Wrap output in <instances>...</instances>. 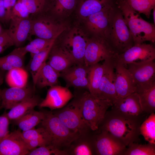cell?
Segmentation results:
<instances>
[{"mask_svg":"<svg viewBox=\"0 0 155 155\" xmlns=\"http://www.w3.org/2000/svg\"><path fill=\"white\" fill-rule=\"evenodd\" d=\"M67 155L66 150L59 149L51 145L41 146L30 151L27 155Z\"/></svg>","mask_w":155,"mask_h":155,"instance_id":"cell-39","label":"cell"},{"mask_svg":"<svg viewBox=\"0 0 155 155\" xmlns=\"http://www.w3.org/2000/svg\"><path fill=\"white\" fill-rule=\"evenodd\" d=\"M141 115H128L112 108L107 111L97 130L108 133L126 146L137 142Z\"/></svg>","mask_w":155,"mask_h":155,"instance_id":"cell-1","label":"cell"},{"mask_svg":"<svg viewBox=\"0 0 155 155\" xmlns=\"http://www.w3.org/2000/svg\"><path fill=\"white\" fill-rule=\"evenodd\" d=\"M154 60L133 62L127 65L136 88L155 81Z\"/></svg>","mask_w":155,"mask_h":155,"instance_id":"cell-13","label":"cell"},{"mask_svg":"<svg viewBox=\"0 0 155 155\" xmlns=\"http://www.w3.org/2000/svg\"><path fill=\"white\" fill-rule=\"evenodd\" d=\"M153 21L154 22V24H155V7H154L153 9Z\"/></svg>","mask_w":155,"mask_h":155,"instance_id":"cell-48","label":"cell"},{"mask_svg":"<svg viewBox=\"0 0 155 155\" xmlns=\"http://www.w3.org/2000/svg\"><path fill=\"white\" fill-rule=\"evenodd\" d=\"M6 11L4 7L3 0H0V20L5 22Z\"/></svg>","mask_w":155,"mask_h":155,"instance_id":"cell-46","label":"cell"},{"mask_svg":"<svg viewBox=\"0 0 155 155\" xmlns=\"http://www.w3.org/2000/svg\"><path fill=\"white\" fill-rule=\"evenodd\" d=\"M5 72V71L0 69V98H1V95L2 90L0 88V86L3 84V82Z\"/></svg>","mask_w":155,"mask_h":155,"instance_id":"cell-47","label":"cell"},{"mask_svg":"<svg viewBox=\"0 0 155 155\" xmlns=\"http://www.w3.org/2000/svg\"><path fill=\"white\" fill-rule=\"evenodd\" d=\"M112 108L127 115L139 116L144 113L137 93L123 98H117Z\"/></svg>","mask_w":155,"mask_h":155,"instance_id":"cell-21","label":"cell"},{"mask_svg":"<svg viewBox=\"0 0 155 155\" xmlns=\"http://www.w3.org/2000/svg\"><path fill=\"white\" fill-rule=\"evenodd\" d=\"M73 97L67 87L58 85L50 87L45 98L38 105L40 108L47 107L51 111L60 109L65 106Z\"/></svg>","mask_w":155,"mask_h":155,"instance_id":"cell-14","label":"cell"},{"mask_svg":"<svg viewBox=\"0 0 155 155\" xmlns=\"http://www.w3.org/2000/svg\"><path fill=\"white\" fill-rule=\"evenodd\" d=\"M114 0H80L78 12L85 20L91 15L114 5Z\"/></svg>","mask_w":155,"mask_h":155,"instance_id":"cell-23","label":"cell"},{"mask_svg":"<svg viewBox=\"0 0 155 155\" xmlns=\"http://www.w3.org/2000/svg\"><path fill=\"white\" fill-rule=\"evenodd\" d=\"M115 85L117 98L136 92V88L126 67L116 61Z\"/></svg>","mask_w":155,"mask_h":155,"instance_id":"cell-16","label":"cell"},{"mask_svg":"<svg viewBox=\"0 0 155 155\" xmlns=\"http://www.w3.org/2000/svg\"><path fill=\"white\" fill-rule=\"evenodd\" d=\"M18 0H3L4 7L6 11L5 22H10L12 9Z\"/></svg>","mask_w":155,"mask_h":155,"instance_id":"cell-45","label":"cell"},{"mask_svg":"<svg viewBox=\"0 0 155 155\" xmlns=\"http://www.w3.org/2000/svg\"><path fill=\"white\" fill-rule=\"evenodd\" d=\"M106 64V60L101 64L99 63L89 67L87 75L88 85V90L94 96L98 98L99 84L104 73Z\"/></svg>","mask_w":155,"mask_h":155,"instance_id":"cell-25","label":"cell"},{"mask_svg":"<svg viewBox=\"0 0 155 155\" xmlns=\"http://www.w3.org/2000/svg\"><path fill=\"white\" fill-rule=\"evenodd\" d=\"M117 7L121 11L133 36L134 44L146 41L154 43L155 26L154 24L143 19L140 14L122 0H118Z\"/></svg>","mask_w":155,"mask_h":155,"instance_id":"cell-3","label":"cell"},{"mask_svg":"<svg viewBox=\"0 0 155 155\" xmlns=\"http://www.w3.org/2000/svg\"><path fill=\"white\" fill-rule=\"evenodd\" d=\"M114 5L93 14L85 20V25L92 36L105 38L115 9Z\"/></svg>","mask_w":155,"mask_h":155,"instance_id":"cell-12","label":"cell"},{"mask_svg":"<svg viewBox=\"0 0 155 155\" xmlns=\"http://www.w3.org/2000/svg\"><path fill=\"white\" fill-rule=\"evenodd\" d=\"M14 45L13 41L6 30L0 34V54L7 48Z\"/></svg>","mask_w":155,"mask_h":155,"instance_id":"cell-42","label":"cell"},{"mask_svg":"<svg viewBox=\"0 0 155 155\" xmlns=\"http://www.w3.org/2000/svg\"><path fill=\"white\" fill-rule=\"evenodd\" d=\"M28 74L23 68L13 67L8 71L5 80L10 87L22 88L26 87Z\"/></svg>","mask_w":155,"mask_h":155,"instance_id":"cell-30","label":"cell"},{"mask_svg":"<svg viewBox=\"0 0 155 155\" xmlns=\"http://www.w3.org/2000/svg\"><path fill=\"white\" fill-rule=\"evenodd\" d=\"M34 88L27 86L20 88L10 87L1 90V98L2 103L0 108L10 109L23 101L32 96Z\"/></svg>","mask_w":155,"mask_h":155,"instance_id":"cell-18","label":"cell"},{"mask_svg":"<svg viewBox=\"0 0 155 155\" xmlns=\"http://www.w3.org/2000/svg\"><path fill=\"white\" fill-rule=\"evenodd\" d=\"M44 112L40 123L50 136L51 145L61 150H67L80 135L68 128L52 112Z\"/></svg>","mask_w":155,"mask_h":155,"instance_id":"cell-5","label":"cell"},{"mask_svg":"<svg viewBox=\"0 0 155 155\" xmlns=\"http://www.w3.org/2000/svg\"><path fill=\"white\" fill-rule=\"evenodd\" d=\"M140 134L148 143L155 144V114L153 113L141 123Z\"/></svg>","mask_w":155,"mask_h":155,"instance_id":"cell-32","label":"cell"},{"mask_svg":"<svg viewBox=\"0 0 155 155\" xmlns=\"http://www.w3.org/2000/svg\"><path fill=\"white\" fill-rule=\"evenodd\" d=\"M52 112L68 128L80 135L88 134L91 130L73 101L67 105Z\"/></svg>","mask_w":155,"mask_h":155,"instance_id":"cell-8","label":"cell"},{"mask_svg":"<svg viewBox=\"0 0 155 155\" xmlns=\"http://www.w3.org/2000/svg\"><path fill=\"white\" fill-rule=\"evenodd\" d=\"M127 148L123 155H155V144L133 143Z\"/></svg>","mask_w":155,"mask_h":155,"instance_id":"cell-34","label":"cell"},{"mask_svg":"<svg viewBox=\"0 0 155 155\" xmlns=\"http://www.w3.org/2000/svg\"><path fill=\"white\" fill-rule=\"evenodd\" d=\"M92 136L95 154L123 155L127 146L106 132L100 131Z\"/></svg>","mask_w":155,"mask_h":155,"instance_id":"cell-10","label":"cell"},{"mask_svg":"<svg viewBox=\"0 0 155 155\" xmlns=\"http://www.w3.org/2000/svg\"><path fill=\"white\" fill-rule=\"evenodd\" d=\"M117 54L105 38L92 36L89 38L86 47L84 65L90 67L101 61L115 59Z\"/></svg>","mask_w":155,"mask_h":155,"instance_id":"cell-7","label":"cell"},{"mask_svg":"<svg viewBox=\"0 0 155 155\" xmlns=\"http://www.w3.org/2000/svg\"><path fill=\"white\" fill-rule=\"evenodd\" d=\"M25 6L30 15L34 16L41 13L48 4L47 0H18Z\"/></svg>","mask_w":155,"mask_h":155,"instance_id":"cell-38","label":"cell"},{"mask_svg":"<svg viewBox=\"0 0 155 155\" xmlns=\"http://www.w3.org/2000/svg\"><path fill=\"white\" fill-rule=\"evenodd\" d=\"M86 123L91 131H96L108 108L111 101L95 97L86 91L73 101Z\"/></svg>","mask_w":155,"mask_h":155,"instance_id":"cell-2","label":"cell"},{"mask_svg":"<svg viewBox=\"0 0 155 155\" xmlns=\"http://www.w3.org/2000/svg\"><path fill=\"white\" fill-rule=\"evenodd\" d=\"M89 38L81 29L74 27L67 33L59 46L76 65H85V53Z\"/></svg>","mask_w":155,"mask_h":155,"instance_id":"cell-6","label":"cell"},{"mask_svg":"<svg viewBox=\"0 0 155 155\" xmlns=\"http://www.w3.org/2000/svg\"><path fill=\"white\" fill-rule=\"evenodd\" d=\"M155 49L151 44L144 42L134 44L125 52L117 54L116 61L126 67L133 62L154 60Z\"/></svg>","mask_w":155,"mask_h":155,"instance_id":"cell-11","label":"cell"},{"mask_svg":"<svg viewBox=\"0 0 155 155\" xmlns=\"http://www.w3.org/2000/svg\"><path fill=\"white\" fill-rule=\"evenodd\" d=\"M25 141L29 151L39 147L51 145L50 141L45 139Z\"/></svg>","mask_w":155,"mask_h":155,"instance_id":"cell-44","label":"cell"},{"mask_svg":"<svg viewBox=\"0 0 155 155\" xmlns=\"http://www.w3.org/2000/svg\"><path fill=\"white\" fill-rule=\"evenodd\" d=\"M42 101L37 96L34 95L17 104L11 109L7 113L10 120L14 121L18 119L29 112L38 106Z\"/></svg>","mask_w":155,"mask_h":155,"instance_id":"cell-26","label":"cell"},{"mask_svg":"<svg viewBox=\"0 0 155 155\" xmlns=\"http://www.w3.org/2000/svg\"><path fill=\"white\" fill-rule=\"evenodd\" d=\"M30 15L24 4L18 0L11 10L10 20L27 18Z\"/></svg>","mask_w":155,"mask_h":155,"instance_id":"cell-41","label":"cell"},{"mask_svg":"<svg viewBox=\"0 0 155 155\" xmlns=\"http://www.w3.org/2000/svg\"><path fill=\"white\" fill-rule=\"evenodd\" d=\"M8 32L14 45L21 47L30 35L32 24V18L20 20H11Z\"/></svg>","mask_w":155,"mask_h":155,"instance_id":"cell-19","label":"cell"},{"mask_svg":"<svg viewBox=\"0 0 155 155\" xmlns=\"http://www.w3.org/2000/svg\"><path fill=\"white\" fill-rule=\"evenodd\" d=\"M44 116V111L33 109L15 121L20 129L25 131L34 128L41 123Z\"/></svg>","mask_w":155,"mask_h":155,"instance_id":"cell-28","label":"cell"},{"mask_svg":"<svg viewBox=\"0 0 155 155\" xmlns=\"http://www.w3.org/2000/svg\"><path fill=\"white\" fill-rule=\"evenodd\" d=\"M22 135L25 140L45 139L50 141L51 139L50 136L46 130L41 127L36 129H31L22 132Z\"/></svg>","mask_w":155,"mask_h":155,"instance_id":"cell-40","label":"cell"},{"mask_svg":"<svg viewBox=\"0 0 155 155\" xmlns=\"http://www.w3.org/2000/svg\"><path fill=\"white\" fill-rule=\"evenodd\" d=\"M66 150L68 155L95 154L92 136L89 134L80 135Z\"/></svg>","mask_w":155,"mask_h":155,"instance_id":"cell-24","label":"cell"},{"mask_svg":"<svg viewBox=\"0 0 155 155\" xmlns=\"http://www.w3.org/2000/svg\"><path fill=\"white\" fill-rule=\"evenodd\" d=\"M29 151L19 130L9 133L0 141V155H27Z\"/></svg>","mask_w":155,"mask_h":155,"instance_id":"cell-17","label":"cell"},{"mask_svg":"<svg viewBox=\"0 0 155 155\" xmlns=\"http://www.w3.org/2000/svg\"><path fill=\"white\" fill-rule=\"evenodd\" d=\"M139 14H143L149 18L155 7V0H122Z\"/></svg>","mask_w":155,"mask_h":155,"instance_id":"cell-33","label":"cell"},{"mask_svg":"<svg viewBox=\"0 0 155 155\" xmlns=\"http://www.w3.org/2000/svg\"><path fill=\"white\" fill-rule=\"evenodd\" d=\"M56 39L47 40L37 38L31 41L24 47L26 52L27 53H30L32 57L48 47L53 43Z\"/></svg>","mask_w":155,"mask_h":155,"instance_id":"cell-36","label":"cell"},{"mask_svg":"<svg viewBox=\"0 0 155 155\" xmlns=\"http://www.w3.org/2000/svg\"><path fill=\"white\" fill-rule=\"evenodd\" d=\"M77 3L78 0H50V6L53 14L62 16L73 10Z\"/></svg>","mask_w":155,"mask_h":155,"instance_id":"cell-31","label":"cell"},{"mask_svg":"<svg viewBox=\"0 0 155 155\" xmlns=\"http://www.w3.org/2000/svg\"><path fill=\"white\" fill-rule=\"evenodd\" d=\"M137 94L143 112L150 114L155 111V81L137 87Z\"/></svg>","mask_w":155,"mask_h":155,"instance_id":"cell-22","label":"cell"},{"mask_svg":"<svg viewBox=\"0 0 155 155\" xmlns=\"http://www.w3.org/2000/svg\"><path fill=\"white\" fill-rule=\"evenodd\" d=\"M7 113L5 112L0 116V141L9 133L8 127L10 120Z\"/></svg>","mask_w":155,"mask_h":155,"instance_id":"cell-43","label":"cell"},{"mask_svg":"<svg viewBox=\"0 0 155 155\" xmlns=\"http://www.w3.org/2000/svg\"><path fill=\"white\" fill-rule=\"evenodd\" d=\"M27 53L24 46L17 47L2 58L13 67L23 68L24 57Z\"/></svg>","mask_w":155,"mask_h":155,"instance_id":"cell-35","label":"cell"},{"mask_svg":"<svg viewBox=\"0 0 155 155\" xmlns=\"http://www.w3.org/2000/svg\"><path fill=\"white\" fill-rule=\"evenodd\" d=\"M89 67L85 65H75L60 73L66 81L70 80L87 77Z\"/></svg>","mask_w":155,"mask_h":155,"instance_id":"cell-37","label":"cell"},{"mask_svg":"<svg viewBox=\"0 0 155 155\" xmlns=\"http://www.w3.org/2000/svg\"><path fill=\"white\" fill-rule=\"evenodd\" d=\"M105 38L117 54L125 52L134 45L131 33L117 7L115 9Z\"/></svg>","mask_w":155,"mask_h":155,"instance_id":"cell-4","label":"cell"},{"mask_svg":"<svg viewBox=\"0 0 155 155\" xmlns=\"http://www.w3.org/2000/svg\"><path fill=\"white\" fill-rule=\"evenodd\" d=\"M47 63L58 72L61 73L76 65L71 57L55 42L48 57Z\"/></svg>","mask_w":155,"mask_h":155,"instance_id":"cell-20","label":"cell"},{"mask_svg":"<svg viewBox=\"0 0 155 155\" xmlns=\"http://www.w3.org/2000/svg\"><path fill=\"white\" fill-rule=\"evenodd\" d=\"M54 43L44 50L31 57L32 59L29 64L28 69L32 76L33 88L34 90L39 73L43 65L46 62V60L48 58Z\"/></svg>","mask_w":155,"mask_h":155,"instance_id":"cell-29","label":"cell"},{"mask_svg":"<svg viewBox=\"0 0 155 155\" xmlns=\"http://www.w3.org/2000/svg\"></svg>","mask_w":155,"mask_h":155,"instance_id":"cell-49","label":"cell"},{"mask_svg":"<svg viewBox=\"0 0 155 155\" xmlns=\"http://www.w3.org/2000/svg\"><path fill=\"white\" fill-rule=\"evenodd\" d=\"M30 35L47 40L57 39L67 29L63 23L56 22L50 18L39 16L32 18Z\"/></svg>","mask_w":155,"mask_h":155,"instance_id":"cell-9","label":"cell"},{"mask_svg":"<svg viewBox=\"0 0 155 155\" xmlns=\"http://www.w3.org/2000/svg\"><path fill=\"white\" fill-rule=\"evenodd\" d=\"M60 73L45 62L42 67L38 74L36 86L39 88L50 87L58 85V78Z\"/></svg>","mask_w":155,"mask_h":155,"instance_id":"cell-27","label":"cell"},{"mask_svg":"<svg viewBox=\"0 0 155 155\" xmlns=\"http://www.w3.org/2000/svg\"><path fill=\"white\" fill-rule=\"evenodd\" d=\"M115 59L106 60L104 73L98 88V98L113 103L117 99L115 82Z\"/></svg>","mask_w":155,"mask_h":155,"instance_id":"cell-15","label":"cell"}]
</instances>
